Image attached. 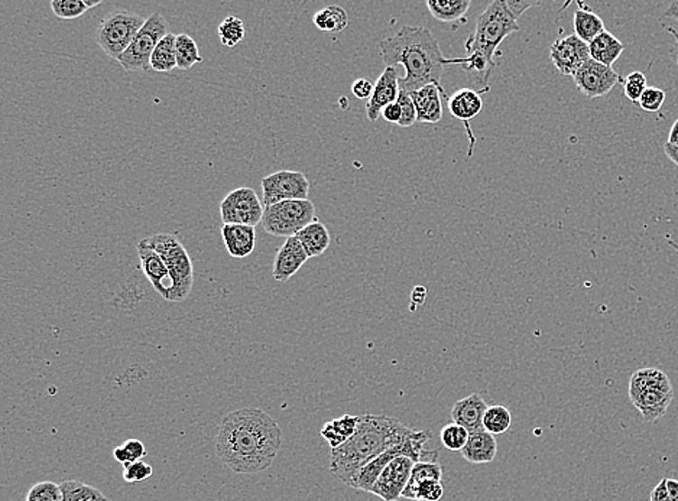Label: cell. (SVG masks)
I'll return each instance as SVG.
<instances>
[{"label":"cell","mask_w":678,"mask_h":501,"mask_svg":"<svg viewBox=\"0 0 678 501\" xmlns=\"http://www.w3.org/2000/svg\"><path fill=\"white\" fill-rule=\"evenodd\" d=\"M86 4H87L88 9L95 8V6H99V4H102V2L100 0H97V2H88V0H85Z\"/></svg>","instance_id":"obj_55"},{"label":"cell","mask_w":678,"mask_h":501,"mask_svg":"<svg viewBox=\"0 0 678 501\" xmlns=\"http://www.w3.org/2000/svg\"><path fill=\"white\" fill-rule=\"evenodd\" d=\"M665 18L674 19V21H678V2L671 4L670 8L665 11Z\"/></svg>","instance_id":"obj_53"},{"label":"cell","mask_w":678,"mask_h":501,"mask_svg":"<svg viewBox=\"0 0 678 501\" xmlns=\"http://www.w3.org/2000/svg\"><path fill=\"white\" fill-rule=\"evenodd\" d=\"M623 49H625V45L609 31L601 33L596 40H592L589 44L591 58L603 64V66L610 67V68L619 59Z\"/></svg>","instance_id":"obj_25"},{"label":"cell","mask_w":678,"mask_h":501,"mask_svg":"<svg viewBox=\"0 0 678 501\" xmlns=\"http://www.w3.org/2000/svg\"><path fill=\"white\" fill-rule=\"evenodd\" d=\"M520 30L518 19L506 6V0H495L477 18L474 33L465 42L466 51L467 55H482L492 64H496L493 58L499 45L506 37Z\"/></svg>","instance_id":"obj_4"},{"label":"cell","mask_w":678,"mask_h":501,"mask_svg":"<svg viewBox=\"0 0 678 501\" xmlns=\"http://www.w3.org/2000/svg\"><path fill=\"white\" fill-rule=\"evenodd\" d=\"M400 103L401 110H402V118H401V128H411V126L417 123V110H415L414 102L411 99V95L405 92H400L398 100Z\"/></svg>","instance_id":"obj_44"},{"label":"cell","mask_w":678,"mask_h":501,"mask_svg":"<svg viewBox=\"0 0 678 501\" xmlns=\"http://www.w3.org/2000/svg\"><path fill=\"white\" fill-rule=\"evenodd\" d=\"M176 64L183 71L191 70V67L203 63L202 55L195 42L187 33H178L176 40Z\"/></svg>","instance_id":"obj_33"},{"label":"cell","mask_w":678,"mask_h":501,"mask_svg":"<svg viewBox=\"0 0 678 501\" xmlns=\"http://www.w3.org/2000/svg\"><path fill=\"white\" fill-rule=\"evenodd\" d=\"M295 237L300 240L308 257L321 256L329 249L331 242L330 233L317 219L312 224H308L307 228H303Z\"/></svg>","instance_id":"obj_24"},{"label":"cell","mask_w":678,"mask_h":501,"mask_svg":"<svg viewBox=\"0 0 678 501\" xmlns=\"http://www.w3.org/2000/svg\"><path fill=\"white\" fill-rule=\"evenodd\" d=\"M488 90L489 87L484 88L481 92L474 90V88H460L447 100L451 116L463 121V125L466 126V132L469 135V157L474 154L475 143H476V138L470 129V121L481 114L482 109H484L482 93L488 92Z\"/></svg>","instance_id":"obj_16"},{"label":"cell","mask_w":678,"mask_h":501,"mask_svg":"<svg viewBox=\"0 0 678 501\" xmlns=\"http://www.w3.org/2000/svg\"><path fill=\"white\" fill-rule=\"evenodd\" d=\"M429 439H433L431 431H412V434H410L407 438H403L400 443H396L395 447L386 451L384 454L375 458L374 461L360 469L359 472L353 477L348 487L353 490L371 493L382 471L396 457H410L415 462H438V450H427L426 445Z\"/></svg>","instance_id":"obj_5"},{"label":"cell","mask_w":678,"mask_h":501,"mask_svg":"<svg viewBox=\"0 0 678 501\" xmlns=\"http://www.w3.org/2000/svg\"><path fill=\"white\" fill-rule=\"evenodd\" d=\"M472 2L470 0H429L427 8L429 13L444 23L465 21V16L469 12Z\"/></svg>","instance_id":"obj_28"},{"label":"cell","mask_w":678,"mask_h":501,"mask_svg":"<svg viewBox=\"0 0 678 501\" xmlns=\"http://www.w3.org/2000/svg\"><path fill=\"white\" fill-rule=\"evenodd\" d=\"M411 99L414 102L415 110H417V121L419 123H438L443 118V103L447 99V94L444 92L443 85H429L420 88L417 92L411 93Z\"/></svg>","instance_id":"obj_20"},{"label":"cell","mask_w":678,"mask_h":501,"mask_svg":"<svg viewBox=\"0 0 678 501\" xmlns=\"http://www.w3.org/2000/svg\"><path fill=\"white\" fill-rule=\"evenodd\" d=\"M168 33L167 19L159 12H154L118 63L126 71H149L150 57Z\"/></svg>","instance_id":"obj_10"},{"label":"cell","mask_w":678,"mask_h":501,"mask_svg":"<svg viewBox=\"0 0 678 501\" xmlns=\"http://www.w3.org/2000/svg\"><path fill=\"white\" fill-rule=\"evenodd\" d=\"M379 52L386 67L403 66L405 76L400 78V90L408 94L424 85H441L446 67L465 64V58H446L433 32L422 26H403L379 42Z\"/></svg>","instance_id":"obj_2"},{"label":"cell","mask_w":678,"mask_h":501,"mask_svg":"<svg viewBox=\"0 0 678 501\" xmlns=\"http://www.w3.org/2000/svg\"><path fill=\"white\" fill-rule=\"evenodd\" d=\"M217 33L224 47L235 48L239 42L245 40V23L238 16H228L217 28Z\"/></svg>","instance_id":"obj_35"},{"label":"cell","mask_w":678,"mask_h":501,"mask_svg":"<svg viewBox=\"0 0 678 501\" xmlns=\"http://www.w3.org/2000/svg\"><path fill=\"white\" fill-rule=\"evenodd\" d=\"M414 429L385 415H362L355 435L331 450L330 472L334 479L348 486L353 477L375 458L395 447Z\"/></svg>","instance_id":"obj_3"},{"label":"cell","mask_w":678,"mask_h":501,"mask_svg":"<svg viewBox=\"0 0 678 501\" xmlns=\"http://www.w3.org/2000/svg\"><path fill=\"white\" fill-rule=\"evenodd\" d=\"M359 422L360 416L343 415L338 419L324 424L323 428H321V436L326 439L331 450H334V448H339L343 443H348V439L355 435Z\"/></svg>","instance_id":"obj_26"},{"label":"cell","mask_w":678,"mask_h":501,"mask_svg":"<svg viewBox=\"0 0 678 501\" xmlns=\"http://www.w3.org/2000/svg\"><path fill=\"white\" fill-rule=\"evenodd\" d=\"M469 435L470 434L467 429L455 424V422L446 425L440 432V439L444 447L447 448V450L455 451V452H462L463 448L467 443Z\"/></svg>","instance_id":"obj_37"},{"label":"cell","mask_w":678,"mask_h":501,"mask_svg":"<svg viewBox=\"0 0 678 501\" xmlns=\"http://www.w3.org/2000/svg\"><path fill=\"white\" fill-rule=\"evenodd\" d=\"M25 501H63L61 487L52 481H41V483L33 484L26 494Z\"/></svg>","instance_id":"obj_38"},{"label":"cell","mask_w":678,"mask_h":501,"mask_svg":"<svg viewBox=\"0 0 678 501\" xmlns=\"http://www.w3.org/2000/svg\"><path fill=\"white\" fill-rule=\"evenodd\" d=\"M147 448L140 439H128L113 450L114 460L123 467L132 462L142 461V458L147 457Z\"/></svg>","instance_id":"obj_36"},{"label":"cell","mask_w":678,"mask_h":501,"mask_svg":"<svg viewBox=\"0 0 678 501\" xmlns=\"http://www.w3.org/2000/svg\"><path fill=\"white\" fill-rule=\"evenodd\" d=\"M145 242L161 255L168 267L169 276L173 281L168 302L187 300L194 285V267L178 236L174 233H158L145 238Z\"/></svg>","instance_id":"obj_7"},{"label":"cell","mask_w":678,"mask_h":501,"mask_svg":"<svg viewBox=\"0 0 678 501\" xmlns=\"http://www.w3.org/2000/svg\"><path fill=\"white\" fill-rule=\"evenodd\" d=\"M664 152H665V155L670 157V161L673 162L675 166H678V152L670 149H664Z\"/></svg>","instance_id":"obj_54"},{"label":"cell","mask_w":678,"mask_h":501,"mask_svg":"<svg viewBox=\"0 0 678 501\" xmlns=\"http://www.w3.org/2000/svg\"><path fill=\"white\" fill-rule=\"evenodd\" d=\"M664 149L678 152V119L674 121V125L671 126L670 136H668V140L664 145Z\"/></svg>","instance_id":"obj_49"},{"label":"cell","mask_w":678,"mask_h":501,"mask_svg":"<svg viewBox=\"0 0 678 501\" xmlns=\"http://www.w3.org/2000/svg\"><path fill=\"white\" fill-rule=\"evenodd\" d=\"M51 9L59 19H76L88 11L85 0H52Z\"/></svg>","instance_id":"obj_39"},{"label":"cell","mask_w":678,"mask_h":501,"mask_svg":"<svg viewBox=\"0 0 678 501\" xmlns=\"http://www.w3.org/2000/svg\"><path fill=\"white\" fill-rule=\"evenodd\" d=\"M665 99H667V94L661 88L646 87L638 104L642 110H646L648 113H656L663 109Z\"/></svg>","instance_id":"obj_42"},{"label":"cell","mask_w":678,"mask_h":501,"mask_svg":"<svg viewBox=\"0 0 678 501\" xmlns=\"http://www.w3.org/2000/svg\"><path fill=\"white\" fill-rule=\"evenodd\" d=\"M550 58L558 73L574 77L580 67L591 59L589 44L577 35H568L551 45Z\"/></svg>","instance_id":"obj_15"},{"label":"cell","mask_w":678,"mask_h":501,"mask_svg":"<svg viewBox=\"0 0 678 501\" xmlns=\"http://www.w3.org/2000/svg\"><path fill=\"white\" fill-rule=\"evenodd\" d=\"M221 237L231 257L245 259L252 255L257 246V228L243 224H223Z\"/></svg>","instance_id":"obj_22"},{"label":"cell","mask_w":678,"mask_h":501,"mask_svg":"<svg viewBox=\"0 0 678 501\" xmlns=\"http://www.w3.org/2000/svg\"><path fill=\"white\" fill-rule=\"evenodd\" d=\"M537 4H538L537 2H527V0H506V6H508V9L512 12V15L517 19L520 18L524 12L534 8Z\"/></svg>","instance_id":"obj_47"},{"label":"cell","mask_w":678,"mask_h":501,"mask_svg":"<svg viewBox=\"0 0 678 501\" xmlns=\"http://www.w3.org/2000/svg\"><path fill=\"white\" fill-rule=\"evenodd\" d=\"M649 501H671L670 494L667 490V483L665 479H661L660 483L654 487V490L651 491V497Z\"/></svg>","instance_id":"obj_48"},{"label":"cell","mask_w":678,"mask_h":501,"mask_svg":"<svg viewBox=\"0 0 678 501\" xmlns=\"http://www.w3.org/2000/svg\"><path fill=\"white\" fill-rule=\"evenodd\" d=\"M460 454L470 464H489L498 454V443H496L495 435H492L484 429L472 432Z\"/></svg>","instance_id":"obj_23"},{"label":"cell","mask_w":678,"mask_h":501,"mask_svg":"<svg viewBox=\"0 0 678 501\" xmlns=\"http://www.w3.org/2000/svg\"><path fill=\"white\" fill-rule=\"evenodd\" d=\"M109 501H111V500H109Z\"/></svg>","instance_id":"obj_56"},{"label":"cell","mask_w":678,"mask_h":501,"mask_svg":"<svg viewBox=\"0 0 678 501\" xmlns=\"http://www.w3.org/2000/svg\"><path fill=\"white\" fill-rule=\"evenodd\" d=\"M138 255H140V267L143 273L147 276L150 285L161 295L166 300H169L171 290H173V281L169 276L168 267L166 262L162 260L161 255L157 250L152 249L145 238L138 243Z\"/></svg>","instance_id":"obj_17"},{"label":"cell","mask_w":678,"mask_h":501,"mask_svg":"<svg viewBox=\"0 0 678 501\" xmlns=\"http://www.w3.org/2000/svg\"><path fill=\"white\" fill-rule=\"evenodd\" d=\"M665 483L671 501H678V479H665Z\"/></svg>","instance_id":"obj_50"},{"label":"cell","mask_w":678,"mask_h":501,"mask_svg":"<svg viewBox=\"0 0 678 501\" xmlns=\"http://www.w3.org/2000/svg\"><path fill=\"white\" fill-rule=\"evenodd\" d=\"M59 487L63 493V501H109L99 488L77 479H67L59 484Z\"/></svg>","instance_id":"obj_32"},{"label":"cell","mask_w":678,"mask_h":501,"mask_svg":"<svg viewBox=\"0 0 678 501\" xmlns=\"http://www.w3.org/2000/svg\"><path fill=\"white\" fill-rule=\"evenodd\" d=\"M264 205L255 190L240 187L233 190L221 202V216L223 224H243L257 228L264 219Z\"/></svg>","instance_id":"obj_11"},{"label":"cell","mask_w":678,"mask_h":501,"mask_svg":"<svg viewBox=\"0 0 678 501\" xmlns=\"http://www.w3.org/2000/svg\"><path fill=\"white\" fill-rule=\"evenodd\" d=\"M312 21H314V25L323 32H341L348 25V16L345 9L336 6V4H331V6H327V8L317 12Z\"/></svg>","instance_id":"obj_30"},{"label":"cell","mask_w":678,"mask_h":501,"mask_svg":"<svg viewBox=\"0 0 678 501\" xmlns=\"http://www.w3.org/2000/svg\"><path fill=\"white\" fill-rule=\"evenodd\" d=\"M512 424V415L508 407L502 405H493L489 407L484 417V431H488L492 435H502Z\"/></svg>","instance_id":"obj_34"},{"label":"cell","mask_w":678,"mask_h":501,"mask_svg":"<svg viewBox=\"0 0 678 501\" xmlns=\"http://www.w3.org/2000/svg\"><path fill=\"white\" fill-rule=\"evenodd\" d=\"M667 30V32H670L671 35H673V38H674V49H673V58H674L675 64L678 66V31L674 30V28H671V26H667L665 28Z\"/></svg>","instance_id":"obj_52"},{"label":"cell","mask_w":678,"mask_h":501,"mask_svg":"<svg viewBox=\"0 0 678 501\" xmlns=\"http://www.w3.org/2000/svg\"><path fill=\"white\" fill-rule=\"evenodd\" d=\"M147 19L135 12L116 9L100 22L95 40L104 54L118 61L131 47Z\"/></svg>","instance_id":"obj_8"},{"label":"cell","mask_w":678,"mask_h":501,"mask_svg":"<svg viewBox=\"0 0 678 501\" xmlns=\"http://www.w3.org/2000/svg\"><path fill=\"white\" fill-rule=\"evenodd\" d=\"M374 88L375 85H372V81L367 80V78H359L353 83L352 93L356 99H371L372 94H374Z\"/></svg>","instance_id":"obj_45"},{"label":"cell","mask_w":678,"mask_h":501,"mask_svg":"<svg viewBox=\"0 0 678 501\" xmlns=\"http://www.w3.org/2000/svg\"><path fill=\"white\" fill-rule=\"evenodd\" d=\"M265 209L291 200H308L310 181L297 171H278L262 180Z\"/></svg>","instance_id":"obj_12"},{"label":"cell","mask_w":678,"mask_h":501,"mask_svg":"<svg viewBox=\"0 0 678 501\" xmlns=\"http://www.w3.org/2000/svg\"><path fill=\"white\" fill-rule=\"evenodd\" d=\"M308 259L310 257L297 237L286 238L283 247L276 253L274 271H272L274 279L278 282L290 281L294 274L304 266Z\"/></svg>","instance_id":"obj_19"},{"label":"cell","mask_w":678,"mask_h":501,"mask_svg":"<svg viewBox=\"0 0 678 501\" xmlns=\"http://www.w3.org/2000/svg\"><path fill=\"white\" fill-rule=\"evenodd\" d=\"M176 35L168 33L164 40L155 48L154 54L150 57V70L157 73H169L174 68H178L176 52Z\"/></svg>","instance_id":"obj_29"},{"label":"cell","mask_w":678,"mask_h":501,"mask_svg":"<svg viewBox=\"0 0 678 501\" xmlns=\"http://www.w3.org/2000/svg\"><path fill=\"white\" fill-rule=\"evenodd\" d=\"M382 118L385 119L389 123H395L400 125L401 118H402V110H401L400 103H391L385 109L382 110Z\"/></svg>","instance_id":"obj_46"},{"label":"cell","mask_w":678,"mask_h":501,"mask_svg":"<svg viewBox=\"0 0 678 501\" xmlns=\"http://www.w3.org/2000/svg\"><path fill=\"white\" fill-rule=\"evenodd\" d=\"M573 80L582 94L589 99H596L612 92L613 87L618 83H622L623 78L610 67L591 58L580 67Z\"/></svg>","instance_id":"obj_13"},{"label":"cell","mask_w":678,"mask_h":501,"mask_svg":"<svg viewBox=\"0 0 678 501\" xmlns=\"http://www.w3.org/2000/svg\"><path fill=\"white\" fill-rule=\"evenodd\" d=\"M316 219V207L310 200H291L267 207L262 228L276 237H295Z\"/></svg>","instance_id":"obj_9"},{"label":"cell","mask_w":678,"mask_h":501,"mask_svg":"<svg viewBox=\"0 0 678 501\" xmlns=\"http://www.w3.org/2000/svg\"><path fill=\"white\" fill-rule=\"evenodd\" d=\"M427 297V291L426 288H422V286H417L415 288L414 292H412V300H414L415 304L422 305L424 304V300H426Z\"/></svg>","instance_id":"obj_51"},{"label":"cell","mask_w":678,"mask_h":501,"mask_svg":"<svg viewBox=\"0 0 678 501\" xmlns=\"http://www.w3.org/2000/svg\"><path fill=\"white\" fill-rule=\"evenodd\" d=\"M488 403L481 393H472L465 399L457 400L451 409V421L472 432L484 431V417Z\"/></svg>","instance_id":"obj_21"},{"label":"cell","mask_w":678,"mask_h":501,"mask_svg":"<svg viewBox=\"0 0 678 501\" xmlns=\"http://www.w3.org/2000/svg\"><path fill=\"white\" fill-rule=\"evenodd\" d=\"M579 9L574 12V35L591 44L592 40L605 32V23L598 13H594L587 4L579 2Z\"/></svg>","instance_id":"obj_27"},{"label":"cell","mask_w":678,"mask_h":501,"mask_svg":"<svg viewBox=\"0 0 678 501\" xmlns=\"http://www.w3.org/2000/svg\"><path fill=\"white\" fill-rule=\"evenodd\" d=\"M674 398L667 374L658 369H641L629 381V400L641 412L644 421L655 422L663 417Z\"/></svg>","instance_id":"obj_6"},{"label":"cell","mask_w":678,"mask_h":501,"mask_svg":"<svg viewBox=\"0 0 678 501\" xmlns=\"http://www.w3.org/2000/svg\"><path fill=\"white\" fill-rule=\"evenodd\" d=\"M400 77L393 67H386L381 77L375 83L374 94L366 104V116L371 121H376L391 103H395L400 95Z\"/></svg>","instance_id":"obj_18"},{"label":"cell","mask_w":678,"mask_h":501,"mask_svg":"<svg viewBox=\"0 0 678 501\" xmlns=\"http://www.w3.org/2000/svg\"><path fill=\"white\" fill-rule=\"evenodd\" d=\"M283 443V432L264 410H235L226 415L217 434L216 452L238 474H258L271 467Z\"/></svg>","instance_id":"obj_1"},{"label":"cell","mask_w":678,"mask_h":501,"mask_svg":"<svg viewBox=\"0 0 678 501\" xmlns=\"http://www.w3.org/2000/svg\"><path fill=\"white\" fill-rule=\"evenodd\" d=\"M154 469L147 462H132L123 467V479L129 484L142 483L145 479H150Z\"/></svg>","instance_id":"obj_43"},{"label":"cell","mask_w":678,"mask_h":501,"mask_svg":"<svg viewBox=\"0 0 678 501\" xmlns=\"http://www.w3.org/2000/svg\"><path fill=\"white\" fill-rule=\"evenodd\" d=\"M444 487L441 481L436 479H427L417 486L412 500L414 501H438L443 498Z\"/></svg>","instance_id":"obj_41"},{"label":"cell","mask_w":678,"mask_h":501,"mask_svg":"<svg viewBox=\"0 0 678 501\" xmlns=\"http://www.w3.org/2000/svg\"><path fill=\"white\" fill-rule=\"evenodd\" d=\"M441 479H443V467L438 462H415L414 469L411 472L410 481L403 490L402 497L412 500V494H414L419 484L427 481V479L441 481Z\"/></svg>","instance_id":"obj_31"},{"label":"cell","mask_w":678,"mask_h":501,"mask_svg":"<svg viewBox=\"0 0 678 501\" xmlns=\"http://www.w3.org/2000/svg\"><path fill=\"white\" fill-rule=\"evenodd\" d=\"M622 85L625 95L632 103H639L642 94H644L646 87H648L646 85V74L641 73V71H634V73L628 74L627 77L623 78Z\"/></svg>","instance_id":"obj_40"},{"label":"cell","mask_w":678,"mask_h":501,"mask_svg":"<svg viewBox=\"0 0 678 501\" xmlns=\"http://www.w3.org/2000/svg\"><path fill=\"white\" fill-rule=\"evenodd\" d=\"M415 461L410 457H396L386 465L378 481L375 483L371 494L384 501H398L410 481Z\"/></svg>","instance_id":"obj_14"}]
</instances>
